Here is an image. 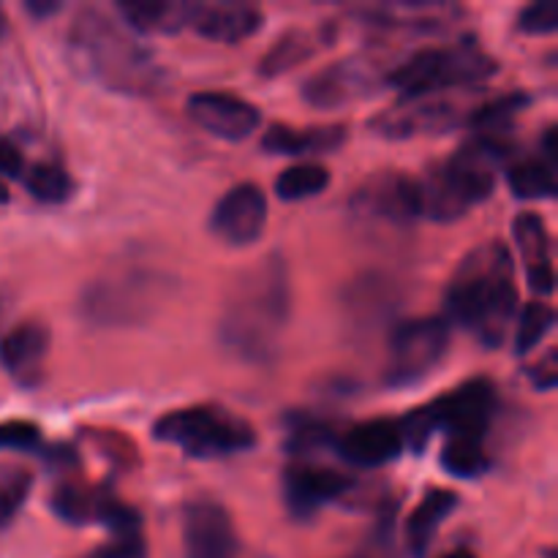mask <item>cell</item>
Masks as SVG:
<instances>
[{
	"instance_id": "cell-16",
	"label": "cell",
	"mask_w": 558,
	"mask_h": 558,
	"mask_svg": "<svg viewBox=\"0 0 558 558\" xmlns=\"http://www.w3.org/2000/svg\"><path fill=\"white\" fill-rule=\"evenodd\" d=\"M191 120L207 134L223 142H243L259 129L262 112L256 104L223 90H202L185 101Z\"/></svg>"
},
{
	"instance_id": "cell-37",
	"label": "cell",
	"mask_w": 558,
	"mask_h": 558,
	"mask_svg": "<svg viewBox=\"0 0 558 558\" xmlns=\"http://www.w3.org/2000/svg\"><path fill=\"white\" fill-rule=\"evenodd\" d=\"M515 27L523 36H554L558 31V16L548 3H532L518 14Z\"/></svg>"
},
{
	"instance_id": "cell-39",
	"label": "cell",
	"mask_w": 558,
	"mask_h": 558,
	"mask_svg": "<svg viewBox=\"0 0 558 558\" xmlns=\"http://www.w3.org/2000/svg\"><path fill=\"white\" fill-rule=\"evenodd\" d=\"M523 374H526V379L532 381L539 392L554 390V387L558 385V349H548V352H545L537 363L526 365V368H523Z\"/></svg>"
},
{
	"instance_id": "cell-40",
	"label": "cell",
	"mask_w": 558,
	"mask_h": 558,
	"mask_svg": "<svg viewBox=\"0 0 558 558\" xmlns=\"http://www.w3.org/2000/svg\"><path fill=\"white\" fill-rule=\"evenodd\" d=\"M25 156L11 140H0V174L5 178H20L25 174Z\"/></svg>"
},
{
	"instance_id": "cell-23",
	"label": "cell",
	"mask_w": 558,
	"mask_h": 558,
	"mask_svg": "<svg viewBox=\"0 0 558 558\" xmlns=\"http://www.w3.org/2000/svg\"><path fill=\"white\" fill-rule=\"evenodd\" d=\"M347 142L343 125H311V129H294L287 123H272L262 136V150L272 156H327L336 153Z\"/></svg>"
},
{
	"instance_id": "cell-34",
	"label": "cell",
	"mask_w": 558,
	"mask_h": 558,
	"mask_svg": "<svg viewBox=\"0 0 558 558\" xmlns=\"http://www.w3.org/2000/svg\"><path fill=\"white\" fill-rule=\"evenodd\" d=\"M554 325H556L554 305L532 300V303L521 311V316H518L515 352L521 354V357H526L529 352H534V349H537L539 343L550 336Z\"/></svg>"
},
{
	"instance_id": "cell-6",
	"label": "cell",
	"mask_w": 558,
	"mask_h": 558,
	"mask_svg": "<svg viewBox=\"0 0 558 558\" xmlns=\"http://www.w3.org/2000/svg\"><path fill=\"white\" fill-rule=\"evenodd\" d=\"M153 439L178 447L194 461H218L256 447V430L248 420L216 403L174 409L153 425Z\"/></svg>"
},
{
	"instance_id": "cell-43",
	"label": "cell",
	"mask_w": 558,
	"mask_h": 558,
	"mask_svg": "<svg viewBox=\"0 0 558 558\" xmlns=\"http://www.w3.org/2000/svg\"><path fill=\"white\" fill-rule=\"evenodd\" d=\"M441 558H477L472 554V550H452V554H447V556H441Z\"/></svg>"
},
{
	"instance_id": "cell-17",
	"label": "cell",
	"mask_w": 558,
	"mask_h": 558,
	"mask_svg": "<svg viewBox=\"0 0 558 558\" xmlns=\"http://www.w3.org/2000/svg\"><path fill=\"white\" fill-rule=\"evenodd\" d=\"M332 450L347 463L360 469H379L387 463L398 461L407 450L403 441L401 420H365V423L352 425L349 430L338 434Z\"/></svg>"
},
{
	"instance_id": "cell-31",
	"label": "cell",
	"mask_w": 558,
	"mask_h": 558,
	"mask_svg": "<svg viewBox=\"0 0 558 558\" xmlns=\"http://www.w3.org/2000/svg\"><path fill=\"white\" fill-rule=\"evenodd\" d=\"M529 104H532L529 93H505V96H496L494 101L474 107L466 123L472 125L474 134H507L515 114H521Z\"/></svg>"
},
{
	"instance_id": "cell-11",
	"label": "cell",
	"mask_w": 558,
	"mask_h": 558,
	"mask_svg": "<svg viewBox=\"0 0 558 558\" xmlns=\"http://www.w3.org/2000/svg\"><path fill=\"white\" fill-rule=\"evenodd\" d=\"M352 213L360 221L409 227L423 216L420 183L403 172H376L352 194Z\"/></svg>"
},
{
	"instance_id": "cell-9",
	"label": "cell",
	"mask_w": 558,
	"mask_h": 558,
	"mask_svg": "<svg viewBox=\"0 0 558 558\" xmlns=\"http://www.w3.org/2000/svg\"><path fill=\"white\" fill-rule=\"evenodd\" d=\"M452 325L445 316H417L392 330L385 385L390 390L414 387L436 374L450 352Z\"/></svg>"
},
{
	"instance_id": "cell-44",
	"label": "cell",
	"mask_w": 558,
	"mask_h": 558,
	"mask_svg": "<svg viewBox=\"0 0 558 558\" xmlns=\"http://www.w3.org/2000/svg\"><path fill=\"white\" fill-rule=\"evenodd\" d=\"M5 36V16H3V11H0V38Z\"/></svg>"
},
{
	"instance_id": "cell-7",
	"label": "cell",
	"mask_w": 558,
	"mask_h": 558,
	"mask_svg": "<svg viewBox=\"0 0 558 558\" xmlns=\"http://www.w3.org/2000/svg\"><path fill=\"white\" fill-rule=\"evenodd\" d=\"M496 414V387L494 381L477 376V379L463 381L447 396L412 409L401 420L403 441L412 452H423L428 447L430 436L445 430L447 439L463 436V439H483L488 436L490 423Z\"/></svg>"
},
{
	"instance_id": "cell-25",
	"label": "cell",
	"mask_w": 558,
	"mask_h": 558,
	"mask_svg": "<svg viewBox=\"0 0 558 558\" xmlns=\"http://www.w3.org/2000/svg\"><path fill=\"white\" fill-rule=\"evenodd\" d=\"M332 38V27H314V31H305V27H292V31L281 33V36L272 41V47L262 54L259 60V76L265 80H276V76L289 74L292 69H298L300 63L311 60L316 54V49L325 41Z\"/></svg>"
},
{
	"instance_id": "cell-35",
	"label": "cell",
	"mask_w": 558,
	"mask_h": 558,
	"mask_svg": "<svg viewBox=\"0 0 558 558\" xmlns=\"http://www.w3.org/2000/svg\"><path fill=\"white\" fill-rule=\"evenodd\" d=\"M33 490V474L22 466H0V532L14 523Z\"/></svg>"
},
{
	"instance_id": "cell-36",
	"label": "cell",
	"mask_w": 558,
	"mask_h": 558,
	"mask_svg": "<svg viewBox=\"0 0 558 558\" xmlns=\"http://www.w3.org/2000/svg\"><path fill=\"white\" fill-rule=\"evenodd\" d=\"M44 450V434L31 420L0 423V452H38Z\"/></svg>"
},
{
	"instance_id": "cell-29",
	"label": "cell",
	"mask_w": 558,
	"mask_h": 558,
	"mask_svg": "<svg viewBox=\"0 0 558 558\" xmlns=\"http://www.w3.org/2000/svg\"><path fill=\"white\" fill-rule=\"evenodd\" d=\"M22 183H25L27 194L36 202L44 205H63L71 199L76 183L58 161H38L31 169H25L22 174Z\"/></svg>"
},
{
	"instance_id": "cell-2",
	"label": "cell",
	"mask_w": 558,
	"mask_h": 558,
	"mask_svg": "<svg viewBox=\"0 0 558 558\" xmlns=\"http://www.w3.org/2000/svg\"><path fill=\"white\" fill-rule=\"evenodd\" d=\"M289 316L292 278L283 256L270 254L234 278L218 322V338L223 349L238 357L248 363H267L276 357Z\"/></svg>"
},
{
	"instance_id": "cell-28",
	"label": "cell",
	"mask_w": 558,
	"mask_h": 558,
	"mask_svg": "<svg viewBox=\"0 0 558 558\" xmlns=\"http://www.w3.org/2000/svg\"><path fill=\"white\" fill-rule=\"evenodd\" d=\"M392 300V287L381 276H363L354 281L347 292V311L357 325H368L371 319H381L387 311L396 308Z\"/></svg>"
},
{
	"instance_id": "cell-41",
	"label": "cell",
	"mask_w": 558,
	"mask_h": 558,
	"mask_svg": "<svg viewBox=\"0 0 558 558\" xmlns=\"http://www.w3.org/2000/svg\"><path fill=\"white\" fill-rule=\"evenodd\" d=\"M25 11L31 16H36V20H47L49 14H58L60 3L58 0H27Z\"/></svg>"
},
{
	"instance_id": "cell-42",
	"label": "cell",
	"mask_w": 558,
	"mask_h": 558,
	"mask_svg": "<svg viewBox=\"0 0 558 558\" xmlns=\"http://www.w3.org/2000/svg\"><path fill=\"white\" fill-rule=\"evenodd\" d=\"M11 202V194H9V185L3 183V180H0V205H9Z\"/></svg>"
},
{
	"instance_id": "cell-1",
	"label": "cell",
	"mask_w": 558,
	"mask_h": 558,
	"mask_svg": "<svg viewBox=\"0 0 558 558\" xmlns=\"http://www.w3.org/2000/svg\"><path fill=\"white\" fill-rule=\"evenodd\" d=\"M515 262L501 240L469 251L445 289V319L472 332L485 349H499L515 322Z\"/></svg>"
},
{
	"instance_id": "cell-14",
	"label": "cell",
	"mask_w": 558,
	"mask_h": 558,
	"mask_svg": "<svg viewBox=\"0 0 558 558\" xmlns=\"http://www.w3.org/2000/svg\"><path fill=\"white\" fill-rule=\"evenodd\" d=\"M466 120L463 107L447 98H414V101H398L392 109H385L371 120V129L385 140H414V136L445 134Z\"/></svg>"
},
{
	"instance_id": "cell-24",
	"label": "cell",
	"mask_w": 558,
	"mask_h": 558,
	"mask_svg": "<svg viewBox=\"0 0 558 558\" xmlns=\"http://www.w3.org/2000/svg\"><path fill=\"white\" fill-rule=\"evenodd\" d=\"M123 25L142 36H174L189 27L191 3L180 0H120Z\"/></svg>"
},
{
	"instance_id": "cell-38",
	"label": "cell",
	"mask_w": 558,
	"mask_h": 558,
	"mask_svg": "<svg viewBox=\"0 0 558 558\" xmlns=\"http://www.w3.org/2000/svg\"><path fill=\"white\" fill-rule=\"evenodd\" d=\"M82 558H147L145 534H120V537H112L107 545L90 550V554Z\"/></svg>"
},
{
	"instance_id": "cell-3",
	"label": "cell",
	"mask_w": 558,
	"mask_h": 558,
	"mask_svg": "<svg viewBox=\"0 0 558 558\" xmlns=\"http://www.w3.org/2000/svg\"><path fill=\"white\" fill-rule=\"evenodd\" d=\"M65 41L76 69L107 90L145 98L163 85V69L150 49L96 5L76 11Z\"/></svg>"
},
{
	"instance_id": "cell-30",
	"label": "cell",
	"mask_w": 558,
	"mask_h": 558,
	"mask_svg": "<svg viewBox=\"0 0 558 558\" xmlns=\"http://www.w3.org/2000/svg\"><path fill=\"white\" fill-rule=\"evenodd\" d=\"M441 469L452 477L477 480L490 472V456L483 439H463L452 436L441 447Z\"/></svg>"
},
{
	"instance_id": "cell-21",
	"label": "cell",
	"mask_w": 558,
	"mask_h": 558,
	"mask_svg": "<svg viewBox=\"0 0 558 558\" xmlns=\"http://www.w3.org/2000/svg\"><path fill=\"white\" fill-rule=\"evenodd\" d=\"M512 238H515L518 251H521L523 270L532 292L554 294L556 270L554 254H550V232L545 227L539 213H521L512 221Z\"/></svg>"
},
{
	"instance_id": "cell-10",
	"label": "cell",
	"mask_w": 558,
	"mask_h": 558,
	"mask_svg": "<svg viewBox=\"0 0 558 558\" xmlns=\"http://www.w3.org/2000/svg\"><path fill=\"white\" fill-rule=\"evenodd\" d=\"M381 87H385L381 65L363 54H352L308 76L303 82V101L316 109H341L347 104L374 96Z\"/></svg>"
},
{
	"instance_id": "cell-32",
	"label": "cell",
	"mask_w": 558,
	"mask_h": 558,
	"mask_svg": "<svg viewBox=\"0 0 558 558\" xmlns=\"http://www.w3.org/2000/svg\"><path fill=\"white\" fill-rule=\"evenodd\" d=\"M327 185H330V169L314 161H300L278 174L276 196L281 202H303L325 194Z\"/></svg>"
},
{
	"instance_id": "cell-20",
	"label": "cell",
	"mask_w": 558,
	"mask_h": 558,
	"mask_svg": "<svg viewBox=\"0 0 558 558\" xmlns=\"http://www.w3.org/2000/svg\"><path fill=\"white\" fill-rule=\"evenodd\" d=\"M360 22L381 31H409V33H441L463 14L461 5L452 3H374L354 9Z\"/></svg>"
},
{
	"instance_id": "cell-18",
	"label": "cell",
	"mask_w": 558,
	"mask_h": 558,
	"mask_svg": "<svg viewBox=\"0 0 558 558\" xmlns=\"http://www.w3.org/2000/svg\"><path fill=\"white\" fill-rule=\"evenodd\" d=\"M262 25H265V14L256 3H243V0L191 3L189 27L207 41L240 44L256 36Z\"/></svg>"
},
{
	"instance_id": "cell-19",
	"label": "cell",
	"mask_w": 558,
	"mask_h": 558,
	"mask_svg": "<svg viewBox=\"0 0 558 558\" xmlns=\"http://www.w3.org/2000/svg\"><path fill=\"white\" fill-rule=\"evenodd\" d=\"M49 343L52 336L44 322H22L0 338V368L20 387L41 385Z\"/></svg>"
},
{
	"instance_id": "cell-8",
	"label": "cell",
	"mask_w": 558,
	"mask_h": 558,
	"mask_svg": "<svg viewBox=\"0 0 558 558\" xmlns=\"http://www.w3.org/2000/svg\"><path fill=\"white\" fill-rule=\"evenodd\" d=\"M169 289H172V281L163 272L129 267V270H118L114 276L93 281L82 292L80 311L87 322L98 327L142 325L161 308Z\"/></svg>"
},
{
	"instance_id": "cell-22",
	"label": "cell",
	"mask_w": 558,
	"mask_h": 558,
	"mask_svg": "<svg viewBox=\"0 0 558 558\" xmlns=\"http://www.w3.org/2000/svg\"><path fill=\"white\" fill-rule=\"evenodd\" d=\"M118 501L107 485H87L82 480H60L49 496V510L69 526H101L109 507Z\"/></svg>"
},
{
	"instance_id": "cell-26",
	"label": "cell",
	"mask_w": 558,
	"mask_h": 558,
	"mask_svg": "<svg viewBox=\"0 0 558 558\" xmlns=\"http://www.w3.org/2000/svg\"><path fill=\"white\" fill-rule=\"evenodd\" d=\"M458 494L456 490L434 488L423 496L417 507L412 510V515L407 518V545L409 554L414 558H423L428 554V548L434 545L436 534H439L441 523L458 510Z\"/></svg>"
},
{
	"instance_id": "cell-33",
	"label": "cell",
	"mask_w": 558,
	"mask_h": 558,
	"mask_svg": "<svg viewBox=\"0 0 558 558\" xmlns=\"http://www.w3.org/2000/svg\"><path fill=\"white\" fill-rule=\"evenodd\" d=\"M338 434H341V430H336L322 417H311V414H289L287 447L294 458H305L316 450L336 447Z\"/></svg>"
},
{
	"instance_id": "cell-5",
	"label": "cell",
	"mask_w": 558,
	"mask_h": 558,
	"mask_svg": "<svg viewBox=\"0 0 558 558\" xmlns=\"http://www.w3.org/2000/svg\"><path fill=\"white\" fill-rule=\"evenodd\" d=\"M499 71L494 54L474 38H461L450 47H425L409 54L401 65L385 74V85L401 93V101L428 98L447 87H472Z\"/></svg>"
},
{
	"instance_id": "cell-13",
	"label": "cell",
	"mask_w": 558,
	"mask_h": 558,
	"mask_svg": "<svg viewBox=\"0 0 558 558\" xmlns=\"http://www.w3.org/2000/svg\"><path fill=\"white\" fill-rule=\"evenodd\" d=\"M267 196L256 183H240L229 189L213 207L207 227L221 243L232 248H248L267 227Z\"/></svg>"
},
{
	"instance_id": "cell-12",
	"label": "cell",
	"mask_w": 558,
	"mask_h": 558,
	"mask_svg": "<svg viewBox=\"0 0 558 558\" xmlns=\"http://www.w3.org/2000/svg\"><path fill=\"white\" fill-rule=\"evenodd\" d=\"M354 488V480L338 469L294 458L283 469V501L294 521H311L322 507L343 499Z\"/></svg>"
},
{
	"instance_id": "cell-27",
	"label": "cell",
	"mask_w": 558,
	"mask_h": 558,
	"mask_svg": "<svg viewBox=\"0 0 558 558\" xmlns=\"http://www.w3.org/2000/svg\"><path fill=\"white\" fill-rule=\"evenodd\" d=\"M556 163L554 158L526 156L507 163V185L515 199H554L556 196Z\"/></svg>"
},
{
	"instance_id": "cell-4",
	"label": "cell",
	"mask_w": 558,
	"mask_h": 558,
	"mask_svg": "<svg viewBox=\"0 0 558 558\" xmlns=\"http://www.w3.org/2000/svg\"><path fill=\"white\" fill-rule=\"evenodd\" d=\"M515 145L507 134H474L450 158L436 161L420 183L423 216L450 223L483 205L496 189V174L512 161Z\"/></svg>"
},
{
	"instance_id": "cell-15",
	"label": "cell",
	"mask_w": 558,
	"mask_h": 558,
	"mask_svg": "<svg viewBox=\"0 0 558 558\" xmlns=\"http://www.w3.org/2000/svg\"><path fill=\"white\" fill-rule=\"evenodd\" d=\"M238 532L227 507L213 499L185 505L183 558H238Z\"/></svg>"
}]
</instances>
